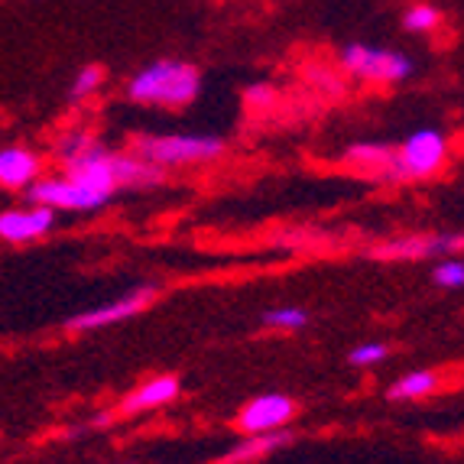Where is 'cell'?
<instances>
[{
    "label": "cell",
    "instance_id": "cell-1",
    "mask_svg": "<svg viewBox=\"0 0 464 464\" xmlns=\"http://www.w3.org/2000/svg\"><path fill=\"white\" fill-rule=\"evenodd\" d=\"M201 92V75L192 63L182 59H160L150 63L130 78L127 85V98L137 104H150V108H169L179 111L192 104Z\"/></svg>",
    "mask_w": 464,
    "mask_h": 464
},
{
    "label": "cell",
    "instance_id": "cell-2",
    "mask_svg": "<svg viewBox=\"0 0 464 464\" xmlns=\"http://www.w3.org/2000/svg\"><path fill=\"white\" fill-rule=\"evenodd\" d=\"M130 153L160 169H176V166L218 160L225 153V140L211 133H143L133 140Z\"/></svg>",
    "mask_w": 464,
    "mask_h": 464
},
{
    "label": "cell",
    "instance_id": "cell-3",
    "mask_svg": "<svg viewBox=\"0 0 464 464\" xmlns=\"http://www.w3.org/2000/svg\"><path fill=\"white\" fill-rule=\"evenodd\" d=\"M341 69L348 75L371 82V85H400L416 72L412 59L400 49L367 46V43H348L338 55Z\"/></svg>",
    "mask_w": 464,
    "mask_h": 464
},
{
    "label": "cell",
    "instance_id": "cell-4",
    "mask_svg": "<svg viewBox=\"0 0 464 464\" xmlns=\"http://www.w3.org/2000/svg\"><path fill=\"white\" fill-rule=\"evenodd\" d=\"M445 156H449V140L441 130H416L400 150H396V160L390 166L387 179H422L432 176L445 166Z\"/></svg>",
    "mask_w": 464,
    "mask_h": 464
},
{
    "label": "cell",
    "instance_id": "cell-5",
    "mask_svg": "<svg viewBox=\"0 0 464 464\" xmlns=\"http://www.w3.org/2000/svg\"><path fill=\"white\" fill-rule=\"evenodd\" d=\"M33 205H46V208H63V211H94L101 205H108L111 195L85 188L72 176L63 179H36L30 186Z\"/></svg>",
    "mask_w": 464,
    "mask_h": 464
},
{
    "label": "cell",
    "instance_id": "cell-6",
    "mask_svg": "<svg viewBox=\"0 0 464 464\" xmlns=\"http://www.w3.org/2000/svg\"><path fill=\"white\" fill-rule=\"evenodd\" d=\"M464 247V234H412L396 237L371 250L373 260H426V256L455 254Z\"/></svg>",
    "mask_w": 464,
    "mask_h": 464
},
{
    "label": "cell",
    "instance_id": "cell-7",
    "mask_svg": "<svg viewBox=\"0 0 464 464\" xmlns=\"http://www.w3.org/2000/svg\"><path fill=\"white\" fill-rule=\"evenodd\" d=\"M295 416V402L283 393H264L250 400L237 416V429L247 435H264V432H276Z\"/></svg>",
    "mask_w": 464,
    "mask_h": 464
},
{
    "label": "cell",
    "instance_id": "cell-8",
    "mask_svg": "<svg viewBox=\"0 0 464 464\" xmlns=\"http://www.w3.org/2000/svg\"><path fill=\"white\" fill-rule=\"evenodd\" d=\"M156 289L143 286L137 289L133 295H124V299H114L108 302V305H98V309L92 312H82V315L69 318V328L72 332H94V328H104V325H117V322H124V318L137 315V312H143L153 302Z\"/></svg>",
    "mask_w": 464,
    "mask_h": 464
},
{
    "label": "cell",
    "instance_id": "cell-9",
    "mask_svg": "<svg viewBox=\"0 0 464 464\" xmlns=\"http://www.w3.org/2000/svg\"><path fill=\"white\" fill-rule=\"evenodd\" d=\"M55 227V208L46 205H30V208H14L0 215V237L10 244H26V240L46 237Z\"/></svg>",
    "mask_w": 464,
    "mask_h": 464
},
{
    "label": "cell",
    "instance_id": "cell-10",
    "mask_svg": "<svg viewBox=\"0 0 464 464\" xmlns=\"http://www.w3.org/2000/svg\"><path fill=\"white\" fill-rule=\"evenodd\" d=\"M43 169V160H39L33 150L26 147H4L0 150V186L4 188H24L33 186Z\"/></svg>",
    "mask_w": 464,
    "mask_h": 464
},
{
    "label": "cell",
    "instance_id": "cell-11",
    "mask_svg": "<svg viewBox=\"0 0 464 464\" xmlns=\"http://www.w3.org/2000/svg\"><path fill=\"white\" fill-rule=\"evenodd\" d=\"M176 396H179L176 377H153L121 402V412H147V410H156V406H166V402H172Z\"/></svg>",
    "mask_w": 464,
    "mask_h": 464
},
{
    "label": "cell",
    "instance_id": "cell-12",
    "mask_svg": "<svg viewBox=\"0 0 464 464\" xmlns=\"http://www.w3.org/2000/svg\"><path fill=\"white\" fill-rule=\"evenodd\" d=\"M393 160H396V153L387 147V143H354V147L344 150V163L380 172V176H387Z\"/></svg>",
    "mask_w": 464,
    "mask_h": 464
},
{
    "label": "cell",
    "instance_id": "cell-13",
    "mask_svg": "<svg viewBox=\"0 0 464 464\" xmlns=\"http://www.w3.org/2000/svg\"><path fill=\"white\" fill-rule=\"evenodd\" d=\"M439 387V377L432 371H416V373H406L387 390L390 400H419V396H429L435 393Z\"/></svg>",
    "mask_w": 464,
    "mask_h": 464
},
{
    "label": "cell",
    "instance_id": "cell-14",
    "mask_svg": "<svg viewBox=\"0 0 464 464\" xmlns=\"http://www.w3.org/2000/svg\"><path fill=\"white\" fill-rule=\"evenodd\" d=\"M293 439L289 432H283V429H276V432H264V435H254L250 441H244V445H237V449L227 455V461H254V458L266 455V451L279 449V445H286V441Z\"/></svg>",
    "mask_w": 464,
    "mask_h": 464
},
{
    "label": "cell",
    "instance_id": "cell-15",
    "mask_svg": "<svg viewBox=\"0 0 464 464\" xmlns=\"http://www.w3.org/2000/svg\"><path fill=\"white\" fill-rule=\"evenodd\" d=\"M441 26V10L435 4H412L406 14H402V30L410 33H435Z\"/></svg>",
    "mask_w": 464,
    "mask_h": 464
},
{
    "label": "cell",
    "instance_id": "cell-16",
    "mask_svg": "<svg viewBox=\"0 0 464 464\" xmlns=\"http://www.w3.org/2000/svg\"><path fill=\"white\" fill-rule=\"evenodd\" d=\"M104 85V69L101 65H85V69H78L75 78H72V101H85L92 98L98 88Z\"/></svg>",
    "mask_w": 464,
    "mask_h": 464
},
{
    "label": "cell",
    "instance_id": "cell-17",
    "mask_svg": "<svg viewBox=\"0 0 464 464\" xmlns=\"http://www.w3.org/2000/svg\"><path fill=\"white\" fill-rule=\"evenodd\" d=\"M264 325L283 328V332H299V328L309 325V315L302 309H273L264 315Z\"/></svg>",
    "mask_w": 464,
    "mask_h": 464
},
{
    "label": "cell",
    "instance_id": "cell-18",
    "mask_svg": "<svg viewBox=\"0 0 464 464\" xmlns=\"http://www.w3.org/2000/svg\"><path fill=\"white\" fill-rule=\"evenodd\" d=\"M387 354H390V351H387V344H383V341H364V344H357V348L351 351L348 361L354 367H371V364H380Z\"/></svg>",
    "mask_w": 464,
    "mask_h": 464
},
{
    "label": "cell",
    "instance_id": "cell-19",
    "mask_svg": "<svg viewBox=\"0 0 464 464\" xmlns=\"http://www.w3.org/2000/svg\"><path fill=\"white\" fill-rule=\"evenodd\" d=\"M432 279L445 289H461L464 286V260H441L432 270Z\"/></svg>",
    "mask_w": 464,
    "mask_h": 464
},
{
    "label": "cell",
    "instance_id": "cell-20",
    "mask_svg": "<svg viewBox=\"0 0 464 464\" xmlns=\"http://www.w3.org/2000/svg\"><path fill=\"white\" fill-rule=\"evenodd\" d=\"M247 101H250V104H270V101H273V88H266V85L250 88V92H247Z\"/></svg>",
    "mask_w": 464,
    "mask_h": 464
}]
</instances>
